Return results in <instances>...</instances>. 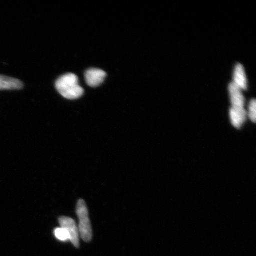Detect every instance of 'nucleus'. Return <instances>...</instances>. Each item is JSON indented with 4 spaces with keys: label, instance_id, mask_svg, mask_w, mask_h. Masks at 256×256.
Instances as JSON below:
<instances>
[{
    "label": "nucleus",
    "instance_id": "nucleus-3",
    "mask_svg": "<svg viewBox=\"0 0 256 256\" xmlns=\"http://www.w3.org/2000/svg\"><path fill=\"white\" fill-rule=\"evenodd\" d=\"M59 223L60 228L66 230L69 236V240L76 248L80 247L79 232L74 220L66 216L60 217Z\"/></svg>",
    "mask_w": 256,
    "mask_h": 256
},
{
    "label": "nucleus",
    "instance_id": "nucleus-4",
    "mask_svg": "<svg viewBox=\"0 0 256 256\" xmlns=\"http://www.w3.org/2000/svg\"><path fill=\"white\" fill-rule=\"evenodd\" d=\"M106 76L107 74L103 70L96 68L90 69L86 72V81L92 88L98 87L104 82Z\"/></svg>",
    "mask_w": 256,
    "mask_h": 256
},
{
    "label": "nucleus",
    "instance_id": "nucleus-6",
    "mask_svg": "<svg viewBox=\"0 0 256 256\" xmlns=\"http://www.w3.org/2000/svg\"><path fill=\"white\" fill-rule=\"evenodd\" d=\"M234 84L242 90L248 88V80L246 78L244 67L242 64L236 66L234 74Z\"/></svg>",
    "mask_w": 256,
    "mask_h": 256
},
{
    "label": "nucleus",
    "instance_id": "nucleus-10",
    "mask_svg": "<svg viewBox=\"0 0 256 256\" xmlns=\"http://www.w3.org/2000/svg\"><path fill=\"white\" fill-rule=\"evenodd\" d=\"M256 100L254 99L251 100L249 104L248 116L250 119L254 123L256 122Z\"/></svg>",
    "mask_w": 256,
    "mask_h": 256
},
{
    "label": "nucleus",
    "instance_id": "nucleus-1",
    "mask_svg": "<svg viewBox=\"0 0 256 256\" xmlns=\"http://www.w3.org/2000/svg\"><path fill=\"white\" fill-rule=\"evenodd\" d=\"M56 88L64 98L69 100L79 98L84 94V89L79 84L78 76L70 73L58 79Z\"/></svg>",
    "mask_w": 256,
    "mask_h": 256
},
{
    "label": "nucleus",
    "instance_id": "nucleus-9",
    "mask_svg": "<svg viewBox=\"0 0 256 256\" xmlns=\"http://www.w3.org/2000/svg\"><path fill=\"white\" fill-rule=\"evenodd\" d=\"M55 236L57 239L62 242H66L69 240V236L66 230L62 228H58L55 230Z\"/></svg>",
    "mask_w": 256,
    "mask_h": 256
},
{
    "label": "nucleus",
    "instance_id": "nucleus-8",
    "mask_svg": "<svg viewBox=\"0 0 256 256\" xmlns=\"http://www.w3.org/2000/svg\"><path fill=\"white\" fill-rule=\"evenodd\" d=\"M20 80L0 75V90H18L23 88Z\"/></svg>",
    "mask_w": 256,
    "mask_h": 256
},
{
    "label": "nucleus",
    "instance_id": "nucleus-5",
    "mask_svg": "<svg viewBox=\"0 0 256 256\" xmlns=\"http://www.w3.org/2000/svg\"><path fill=\"white\" fill-rule=\"evenodd\" d=\"M229 92L232 108L234 110H244L245 100L242 94V90L233 82L229 86Z\"/></svg>",
    "mask_w": 256,
    "mask_h": 256
},
{
    "label": "nucleus",
    "instance_id": "nucleus-7",
    "mask_svg": "<svg viewBox=\"0 0 256 256\" xmlns=\"http://www.w3.org/2000/svg\"><path fill=\"white\" fill-rule=\"evenodd\" d=\"M230 120L232 126L238 129L241 128L247 119V112L244 110H236L231 108L230 110Z\"/></svg>",
    "mask_w": 256,
    "mask_h": 256
},
{
    "label": "nucleus",
    "instance_id": "nucleus-2",
    "mask_svg": "<svg viewBox=\"0 0 256 256\" xmlns=\"http://www.w3.org/2000/svg\"><path fill=\"white\" fill-rule=\"evenodd\" d=\"M76 214L79 219L78 232L83 241L89 242L92 238V232L88 210L84 200H80L76 204Z\"/></svg>",
    "mask_w": 256,
    "mask_h": 256
}]
</instances>
